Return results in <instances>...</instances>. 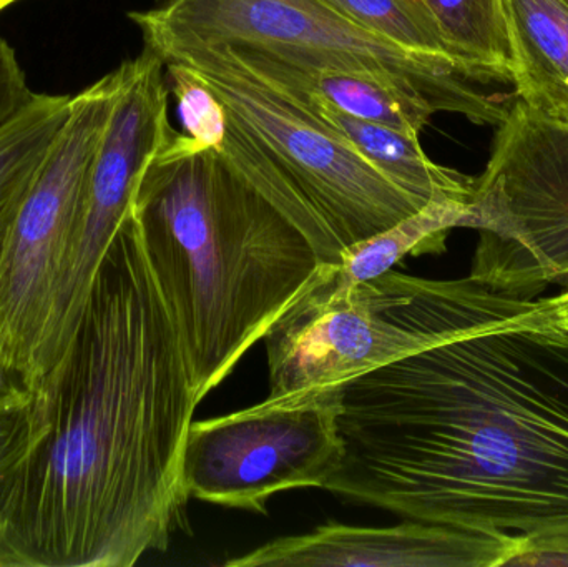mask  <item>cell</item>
<instances>
[{
	"label": "cell",
	"mask_w": 568,
	"mask_h": 567,
	"mask_svg": "<svg viewBox=\"0 0 568 567\" xmlns=\"http://www.w3.org/2000/svg\"><path fill=\"white\" fill-rule=\"evenodd\" d=\"M30 436L0 567H130L185 528L196 402L182 343L129 215L79 322L29 386Z\"/></svg>",
	"instance_id": "1"
},
{
	"label": "cell",
	"mask_w": 568,
	"mask_h": 567,
	"mask_svg": "<svg viewBox=\"0 0 568 567\" xmlns=\"http://www.w3.org/2000/svg\"><path fill=\"white\" fill-rule=\"evenodd\" d=\"M323 489L486 533L568 525V330L532 312L337 386Z\"/></svg>",
	"instance_id": "2"
},
{
	"label": "cell",
	"mask_w": 568,
	"mask_h": 567,
	"mask_svg": "<svg viewBox=\"0 0 568 567\" xmlns=\"http://www.w3.org/2000/svg\"><path fill=\"white\" fill-rule=\"evenodd\" d=\"M132 215L200 403L263 338L320 256L219 150L176 130L143 170Z\"/></svg>",
	"instance_id": "3"
},
{
	"label": "cell",
	"mask_w": 568,
	"mask_h": 567,
	"mask_svg": "<svg viewBox=\"0 0 568 567\" xmlns=\"http://www.w3.org/2000/svg\"><path fill=\"white\" fill-rule=\"evenodd\" d=\"M155 53L192 70L219 97L226 115L219 152L310 240L321 263L343 262L351 246L429 205L246 69L226 43H182Z\"/></svg>",
	"instance_id": "4"
},
{
	"label": "cell",
	"mask_w": 568,
	"mask_h": 567,
	"mask_svg": "<svg viewBox=\"0 0 568 567\" xmlns=\"http://www.w3.org/2000/svg\"><path fill=\"white\" fill-rule=\"evenodd\" d=\"M477 280L390 272L336 293L304 285L265 335L268 402L336 388L356 376L532 312Z\"/></svg>",
	"instance_id": "5"
},
{
	"label": "cell",
	"mask_w": 568,
	"mask_h": 567,
	"mask_svg": "<svg viewBox=\"0 0 568 567\" xmlns=\"http://www.w3.org/2000/svg\"><path fill=\"white\" fill-rule=\"evenodd\" d=\"M146 49L182 43L250 47L313 69L389 80L477 125H499L510 103L436 60L409 52L337 12L324 0H162L129 13Z\"/></svg>",
	"instance_id": "6"
},
{
	"label": "cell",
	"mask_w": 568,
	"mask_h": 567,
	"mask_svg": "<svg viewBox=\"0 0 568 567\" xmlns=\"http://www.w3.org/2000/svg\"><path fill=\"white\" fill-rule=\"evenodd\" d=\"M463 226L479 232L470 279L513 298L568 288V122L514 100Z\"/></svg>",
	"instance_id": "7"
},
{
	"label": "cell",
	"mask_w": 568,
	"mask_h": 567,
	"mask_svg": "<svg viewBox=\"0 0 568 567\" xmlns=\"http://www.w3.org/2000/svg\"><path fill=\"white\" fill-rule=\"evenodd\" d=\"M123 82L119 65L70 100V112L0 259V372L27 383L45 338L82 219L87 180Z\"/></svg>",
	"instance_id": "8"
},
{
	"label": "cell",
	"mask_w": 568,
	"mask_h": 567,
	"mask_svg": "<svg viewBox=\"0 0 568 567\" xmlns=\"http://www.w3.org/2000/svg\"><path fill=\"white\" fill-rule=\"evenodd\" d=\"M343 455L337 386L192 422L182 456L189 498L266 515L270 498L323 489Z\"/></svg>",
	"instance_id": "9"
},
{
	"label": "cell",
	"mask_w": 568,
	"mask_h": 567,
	"mask_svg": "<svg viewBox=\"0 0 568 567\" xmlns=\"http://www.w3.org/2000/svg\"><path fill=\"white\" fill-rule=\"evenodd\" d=\"M122 67V89L90 165L72 259L26 385L39 378L65 348L100 260L132 209L143 170L175 132L170 123L165 62L152 50L143 49Z\"/></svg>",
	"instance_id": "10"
},
{
	"label": "cell",
	"mask_w": 568,
	"mask_h": 567,
	"mask_svg": "<svg viewBox=\"0 0 568 567\" xmlns=\"http://www.w3.org/2000/svg\"><path fill=\"white\" fill-rule=\"evenodd\" d=\"M523 546L517 533H486L436 523L390 528L321 526L225 561L226 567H503Z\"/></svg>",
	"instance_id": "11"
},
{
	"label": "cell",
	"mask_w": 568,
	"mask_h": 567,
	"mask_svg": "<svg viewBox=\"0 0 568 567\" xmlns=\"http://www.w3.org/2000/svg\"><path fill=\"white\" fill-rule=\"evenodd\" d=\"M230 49L246 69L294 100H316L356 119L417 136L437 113L433 103L419 93L379 77L297 65L250 47L230 45Z\"/></svg>",
	"instance_id": "12"
},
{
	"label": "cell",
	"mask_w": 568,
	"mask_h": 567,
	"mask_svg": "<svg viewBox=\"0 0 568 567\" xmlns=\"http://www.w3.org/2000/svg\"><path fill=\"white\" fill-rule=\"evenodd\" d=\"M514 95L568 122V0H504Z\"/></svg>",
	"instance_id": "13"
},
{
	"label": "cell",
	"mask_w": 568,
	"mask_h": 567,
	"mask_svg": "<svg viewBox=\"0 0 568 567\" xmlns=\"http://www.w3.org/2000/svg\"><path fill=\"white\" fill-rule=\"evenodd\" d=\"M294 100V99H293ZM331 129L349 140L374 165L424 202H456L469 205L476 176L464 175L430 160L419 136L383 123L356 119L316 100H296Z\"/></svg>",
	"instance_id": "14"
},
{
	"label": "cell",
	"mask_w": 568,
	"mask_h": 567,
	"mask_svg": "<svg viewBox=\"0 0 568 567\" xmlns=\"http://www.w3.org/2000/svg\"><path fill=\"white\" fill-rule=\"evenodd\" d=\"M469 205L430 202L403 222L351 246L341 263H321L306 285L317 293H336L390 272L406 255L443 252L447 233L463 226Z\"/></svg>",
	"instance_id": "15"
},
{
	"label": "cell",
	"mask_w": 568,
	"mask_h": 567,
	"mask_svg": "<svg viewBox=\"0 0 568 567\" xmlns=\"http://www.w3.org/2000/svg\"><path fill=\"white\" fill-rule=\"evenodd\" d=\"M70 95L36 93L0 129V259L17 216L70 112Z\"/></svg>",
	"instance_id": "16"
},
{
	"label": "cell",
	"mask_w": 568,
	"mask_h": 567,
	"mask_svg": "<svg viewBox=\"0 0 568 567\" xmlns=\"http://www.w3.org/2000/svg\"><path fill=\"white\" fill-rule=\"evenodd\" d=\"M460 75L474 83H510L504 0H423Z\"/></svg>",
	"instance_id": "17"
},
{
	"label": "cell",
	"mask_w": 568,
	"mask_h": 567,
	"mask_svg": "<svg viewBox=\"0 0 568 567\" xmlns=\"http://www.w3.org/2000/svg\"><path fill=\"white\" fill-rule=\"evenodd\" d=\"M369 32L457 70L423 0H324ZM460 75V73H459ZM466 79V77H464Z\"/></svg>",
	"instance_id": "18"
},
{
	"label": "cell",
	"mask_w": 568,
	"mask_h": 567,
	"mask_svg": "<svg viewBox=\"0 0 568 567\" xmlns=\"http://www.w3.org/2000/svg\"><path fill=\"white\" fill-rule=\"evenodd\" d=\"M170 95L175 97L186 135L219 150L225 139L226 115L223 103L202 79L182 63L165 60Z\"/></svg>",
	"instance_id": "19"
},
{
	"label": "cell",
	"mask_w": 568,
	"mask_h": 567,
	"mask_svg": "<svg viewBox=\"0 0 568 567\" xmlns=\"http://www.w3.org/2000/svg\"><path fill=\"white\" fill-rule=\"evenodd\" d=\"M29 412L30 393L22 385L10 383L0 392V539L29 446Z\"/></svg>",
	"instance_id": "20"
},
{
	"label": "cell",
	"mask_w": 568,
	"mask_h": 567,
	"mask_svg": "<svg viewBox=\"0 0 568 567\" xmlns=\"http://www.w3.org/2000/svg\"><path fill=\"white\" fill-rule=\"evenodd\" d=\"M523 546L509 566H568V525L520 535Z\"/></svg>",
	"instance_id": "21"
},
{
	"label": "cell",
	"mask_w": 568,
	"mask_h": 567,
	"mask_svg": "<svg viewBox=\"0 0 568 567\" xmlns=\"http://www.w3.org/2000/svg\"><path fill=\"white\" fill-rule=\"evenodd\" d=\"M33 95L36 92L30 90L16 52L6 40L0 39V129L6 126Z\"/></svg>",
	"instance_id": "22"
},
{
	"label": "cell",
	"mask_w": 568,
	"mask_h": 567,
	"mask_svg": "<svg viewBox=\"0 0 568 567\" xmlns=\"http://www.w3.org/2000/svg\"><path fill=\"white\" fill-rule=\"evenodd\" d=\"M542 302L546 308L549 310L550 315L554 316V320L568 330V288L564 290L559 295L544 298Z\"/></svg>",
	"instance_id": "23"
},
{
	"label": "cell",
	"mask_w": 568,
	"mask_h": 567,
	"mask_svg": "<svg viewBox=\"0 0 568 567\" xmlns=\"http://www.w3.org/2000/svg\"><path fill=\"white\" fill-rule=\"evenodd\" d=\"M10 383H13V382H10V379L7 378V376L3 375L2 372H0V392H2V389H6L7 386L10 385Z\"/></svg>",
	"instance_id": "24"
},
{
	"label": "cell",
	"mask_w": 568,
	"mask_h": 567,
	"mask_svg": "<svg viewBox=\"0 0 568 567\" xmlns=\"http://www.w3.org/2000/svg\"><path fill=\"white\" fill-rule=\"evenodd\" d=\"M19 2V0H0V12L7 7L12 6V3Z\"/></svg>",
	"instance_id": "25"
}]
</instances>
